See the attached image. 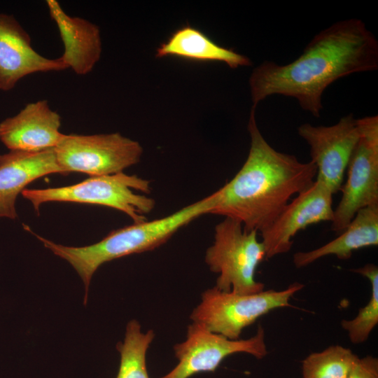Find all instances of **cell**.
<instances>
[{"label":"cell","mask_w":378,"mask_h":378,"mask_svg":"<svg viewBox=\"0 0 378 378\" xmlns=\"http://www.w3.org/2000/svg\"><path fill=\"white\" fill-rule=\"evenodd\" d=\"M378 69V42L360 19L340 20L321 31L292 62L265 61L252 71L249 87L253 108L267 97L295 98L319 118L322 94L337 80Z\"/></svg>","instance_id":"cell-1"},{"label":"cell","mask_w":378,"mask_h":378,"mask_svg":"<svg viewBox=\"0 0 378 378\" xmlns=\"http://www.w3.org/2000/svg\"><path fill=\"white\" fill-rule=\"evenodd\" d=\"M251 108L247 129L250 148L236 175L216 190L211 214L240 222L245 230L261 232L289 202L290 197L308 188L317 174L312 162L279 152L262 135Z\"/></svg>","instance_id":"cell-2"},{"label":"cell","mask_w":378,"mask_h":378,"mask_svg":"<svg viewBox=\"0 0 378 378\" xmlns=\"http://www.w3.org/2000/svg\"><path fill=\"white\" fill-rule=\"evenodd\" d=\"M215 198L213 192L169 216L114 230L97 243L85 246H63L32 233L46 248L69 262L77 272L84 283L85 304L92 277L102 264L158 248L193 220L211 214L215 206Z\"/></svg>","instance_id":"cell-3"},{"label":"cell","mask_w":378,"mask_h":378,"mask_svg":"<svg viewBox=\"0 0 378 378\" xmlns=\"http://www.w3.org/2000/svg\"><path fill=\"white\" fill-rule=\"evenodd\" d=\"M133 190L149 194L150 183L136 175L120 172L90 176L69 186L25 188L21 194L31 202L36 212L41 204L49 202L83 203L117 209L127 214L134 223H138L147 220L145 215L152 211L155 201L146 195L136 194Z\"/></svg>","instance_id":"cell-4"},{"label":"cell","mask_w":378,"mask_h":378,"mask_svg":"<svg viewBox=\"0 0 378 378\" xmlns=\"http://www.w3.org/2000/svg\"><path fill=\"white\" fill-rule=\"evenodd\" d=\"M257 234L230 218L216 225L214 243L205 253L209 270L218 274L216 288L241 295L264 290V284L255 278L258 266L265 259V248Z\"/></svg>","instance_id":"cell-5"},{"label":"cell","mask_w":378,"mask_h":378,"mask_svg":"<svg viewBox=\"0 0 378 378\" xmlns=\"http://www.w3.org/2000/svg\"><path fill=\"white\" fill-rule=\"evenodd\" d=\"M304 285L295 282L281 290H267L241 295L215 286L204 290L200 303L192 310V322L230 340H238L242 330L259 317L283 307H293L290 298Z\"/></svg>","instance_id":"cell-6"},{"label":"cell","mask_w":378,"mask_h":378,"mask_svg":"<svg viewBox=\"0 0 378 378\" xmlns=\"http://www.w3.org/2000/svg\"><path fill=\"white\" fill-rule=\"evenodd\" d=\"M141 144L118 132L93 135L64 134L55 148L63 174L85 173L90 176L122 172L137 164Z\"/></svg>","instance_id":"cell-7"},{"label":"cell","mask_w":378,"mask_h":378,"mask_svg":"<svg viewBox=\"0 0 378 378\" xmlns=\"http://www.w3.org/2000/svg\"><path fill=\"white\" fill-rule=\"evenodd\" d=\"M359 140L347 166V179L334 209L331 230L342 232L361 209L378 204V115L357 119Z\"/></svg>","instance_id":"cell-8"},{"label":"cell","mask_w":378,"mask_h":378,"mask_svg":"<svg viewBox=\"0 0 378 378\" xmlns=\"http://www.w3.org/2000/svg\"><path fill=\"white\" fill-rule=\"evenodd\" d=\"M174 351L178 363L160 378H189L199 372H214L234 354L246 353L261 359L268 353L265 330L260 325L248 339L230 340L195 322L188 326L186 340L175 344Z\"/></svg>","instance_id":"cell-9"},{"label":"cell","mask_w":378,"mask_h":378,"mask_svg":"<svg viewBox=\"0 0 378 378\" xmlns=\"http://www.w3.org/2000/svg\"><path fill=\"white\" fill-rule=\"evenodd\" d=\"M298 134L310 147L311 161L317 169L316 178L334 194L340 190L360 132L353 114L343 116L335 125H301Z\"/></svg>","instance_id":"cell-10"},{"label":"cell","mask_w":378,"mask_h":378,"mask_svg":"<svg viewBox=\"0 0 378 378\" xmlns=\"http://www.w3.org/2000/svg\"><path fill=\"white\" fill-rule=\"evenodd\" d=\"M330 190L320 180L300 192L265 229L260 232L265 259L288 252L293 238L307 226L323 221L332 222L334 216Z\"/></svg>","instance_id":"cell-11"},{"label":"cell","mask_w":378,"mask_h":378,"mask_svg":"<svg viewBox=\"0 0 378 378\" xmlns=\"http://www.w3.org/2000/svg\"><path fill=\"white\" fill-rule=\"evenodd\" d=\"M68 69L60 57L47 58L31 46L28 33L12 15L0 13V90L9 91L22 78Z\"/></svg>","instance_id":"cell-12"},{"label":"cell","mask_w":378,"mask_h":378,"mask_svg":"<svg viewBox=\"0 0 378 378\" xmlns=\"http://www.w3.org/2000/svg\"><path fill=\"white\" fill-rule=\"evenodd\" d=\"M60 126V115L39 100L0 122V140L10 150L41 151L55 148L63 135Z\"/></svg>","instance_id":"cell-13"},{"label":"cell","mask_w":378,"mask_h":378,"mask_svg":"<svg viewBox=\"0 0 378 378\" xmlns=\"http://www.w3.org/2000/svg\"><path fill=\"white\" fill-rule=\"evenodd\" d=\"M63 172L55 148L41 151L10 150L0 154V218H18V195L32 181L50 174Z\"/></svg>","instance_id":"cell-14"},{"label":"cell","mask_w":378,"mask_h":378,"mask_svg":"<svg viewBox=\"0 0 378 378\" xmlns=\"http://www.w3.org/2000/svg\"><path fill=\"white\" fill-rule=\"evenodd\" d=\"M46 4L64 46L59 57L76 74H88L101 57L99 27L85 19L69 15L55 0H48Z\"/></svg>","instance_id":"cell-15"},{"label":"cell","mask_w":378,"mask_h":378,"mask_svg":"<svg viewBox=\"0 0 378 378\" xmlns=\"http://www.w3.org/2000/svg\"><path fill=\"white\" fill-rule=\"evenodd\" d=\"M377 245L378 204L360 209L335 239L316 249L295 253L293 263L297 268H301L327 255L347 260L356 250Z\"/></svg>","instance_id":"cell-16"},{"label":"cell","mask_w":378,"mask_h":378,"mask_svg":"<svg viewBox=\"0 0 378 378\" xmlns=\"http://www.w3.org/2000/svg\"><path fill=\"white\" fill-rule=\"evenodd\" d=\"M157 57H178L199 62H220L232 69L251 66V59L217 44L200 30L185 25L176 29L156 50Z\"/></svg>","instance_id":"cell-17"},{"label":"cell","mask_w":378,"mask_h":378,"mask_svg":"<svg viewBox=\"0 0 378 378\" xmlns=\"http://www.w3.org/2000/svg\"><path fill=\"white\" fill-rule=\"evenodd\" d=\"M154 337L153 330L142 332L141 325L136 320L128 322L123 342H119L116 344L120 355L116 378H149L146 356Z\"/></svg>","instance_id":"cell-18"},{"label":"cell","mask_w":378,"mask_h":378,"mask_svg":"<svg viewBox=\"0 0 378 378\" xmlns=\"http://www.w3.org/2000/svg\"><path fill=\"white\" fill-rule=\"evenodd\" d=\"M358 358L350 349L330 346L320 352L310 354L302 360V377L345 378Z\"/></svg>","instance_id":"cell-19"},{"label":"cell","mask_w":378,"mask_h":378,"mask_svg":"<svg viewBox=\"0 0 378 378\" xmlns=\"http://www.w3.org/2000/svg\"><path fill=\"white\" fill-rule=\"evenodd\" d=\"M366 277L371 284V296L368 302L350 320L343 319L341 326L347 332L353 344H361L368 339L378 323V267L372 263L351 270Z\"/></svg>","instance_id":"cell-20"},{"label":"cell","mask_w":378,"mask_h":378,"mask_svg":"<svg viewBox=\"0 0 378 378\" xmlns=\"http://www.w3.org/2000/svg\"><path fill=\"white\" fill-rule=\"evenodd\" d=\"M345 378H378V359L372 356L359 358Z\"/></svg>","instance_id":"cell-21"}]
</instances>
